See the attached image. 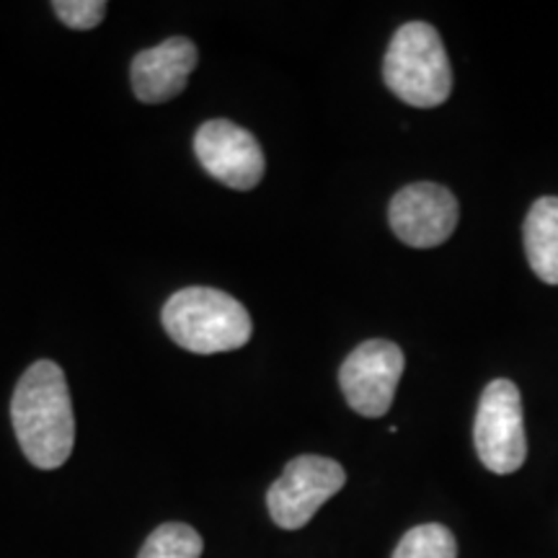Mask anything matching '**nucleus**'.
<instances>
[{"instance_id": "1", "label": "nucleus", "mask_w": 558, "mask_h": 558, "mask_svg": "<svg viewBox=\"0 0 558 558\" xmlns=\"http://www.w3.org/2000/svg\"><path fill=\"white\" fill-rule=\"evenodd\" d=\"M11 422L34 469L54 471L65 465L75 445V416L58 362L39 360L21 375L11 399Z\"/></svg>"}, {"instance_id": "2", "label": "nucleus", "mask_w": 558, "mask_h": 558, "mask_svg": "<svg viewBox=\"0 0 558 558\" xmlns=\"http://www.w3.org/2000/svg\"><path fill=\"white\" fill-rule=\"evenodd\" d=\"M163 329L194 354L233 352L248 344L254 324L241 300L215 288H184L166 300Z\"/></svg>"}, {"instance_id": "3", "label": "nucleus", "mask_w": 558, "mask_h": 558, "mask_svg": "<svg viewBox=\"0 0 558 558\" xmlns=\"http://www.w3.org/2000/svg\"><path fill=\"white\" fill-rule=\"evenodd\" d=\"M383 81L403 104L416 109L439 107L450 99L452 68L435 26L411 21L393 34L383 60Z\"/></svg>"}, {"instance_id": "4", "label": "nucleus", "mask_w": 558, "mask_h": 558, "mask_svg": "<svg viewBox=\"0 0 558 558\" xmlns=\"http://www.w3.org/2000/svg\"><path fill=\"white\" fill-rule=\"evenodd\" d=\"M473 442L481 463L497 476L522 469L527 458L522 396L512 380H492L484 388L473 424Z\"/></svg>"}, {"instance_id": "5", "label": "nucleus", "mask_w": 558, "mask_h": 558, "mask_svg": "<svg viewBox=\"0 0 558 558\" xmlns=\"http://www.w3.org/2000/svg\"><path fill=\"white\" fill-rule=\"evenodd\" d=\"M347 484V473L337 460L324 456H300L284 465L282 476L269 486L267 507L275 525L300 530L313 514L339 494Z\"/></svg>"}, {"instance_id": "6", "label": "nucleus", "mask_w": 558, "mask_h": 558, "mask_svg": "<svg viewBox=\"0 0 558 558\" xmlns=\"http://www.w3.org/2000/svg\"><path fill=\"white\" fill-rule=\"evenodd\" d=\"M407 367L399 344L369 339L354 349L339 369V386L349 407L367 418L386 416Z\"/></svg>"}, {"instance_id": "7", "label": "nucleus", "mask_w": 558, "mask_h": 558, "mask_svg": "<svg viewBox=\"0 0 558 558\" xmlns=\"http://www.w3.org/2000/svg\"><path fill=\"white\" fill-rule=\"evenodd\" d=\"M194 153L202 169L230 190L248 192L267 169L259 140L230 120H209L194 135Z\"/></svg>"}, {"instance_id": "8", "label": "nucleus", "mask_w": 558, "mask_h": 558, "mask_svg": "<svg viewBox=\"0 0 558 558\" xmlns=\"http://www.w3.org/2000/svg\"><path fill=\"white\" fill-rule=\"evenodd\" d=\"M458 199L450 190L418 181L409 184L390 199L388 220L396 239L411 248H435L458 228Z\"/></svg>"}, {"instance_id": "9", "label": "nucleus", "mask_w": 558, "mask_h": 558, "mask_svg": "<svg viewBox=\"0 0 558 558\" xmlns=\"http://www.w3.org/2000/svg\"><path fill=\"white\" fill-rule=\"evenodd\" d=\"M199 52L192 39L171 37L158 47L135 54L130 68L132 90L143 104H163L177 99L197 68Z\"/></svg>"}, {"instance_id": "10", "label": "nucleus", "mask_w": 558, "mask_h": 558, "mask_svg": "<svg viewBox=\"0 0 558 558\" xmlns=\"http://www.w3.org/2000/svg\"><path fill=\"white\" fill-rule=\"evenodd\" d=\"M522 241L535 277L546 284H558V197H543L530 207Z\"/></svg>"}, {"instance_id": "11", "label": "nucleus", "mask_w": 558, "mask_h": 558, "mask_svg": "<svg viewBox=\"0 0 558 558\" xmlns=\"http://www.w3.org/2000/svg\"><path fill=\"white\" fill-rule=\"evenodd\" d=\"M205 541L197 530L184 522H166L153 530L137 558H199Z\"/></svg>"}, {"instance_id": "12", "label": "nucleus", "mask_w": 558, "mask_h": 558, "mask_svg": "<svg viewBox=\"0 0 558 558\" xmlns=\"http://www.w3.org/2000/svg\"><path fill=\"white\" fill-rule=\"evenodd\" d=\"M393 558H458L456 535L437 522L416 525L403 535L393 550Z\"/></svg>"}, {"instance_id": "13", "label": "nucleus", "mask_w": 558, "mask_h": 558, "mask_svg": "<svg viewBox=\"0 0 558 558\" xmlns=\"http://www.w3.org/2000/svg\"><path fill=\"white\" fill-rule=\"evenodd\" d=\"M109 5L104 0H58L52 3V11L58 13L62 24L75 32H88L99 26L107 16Z\"/></svg>"}]
</instances>
